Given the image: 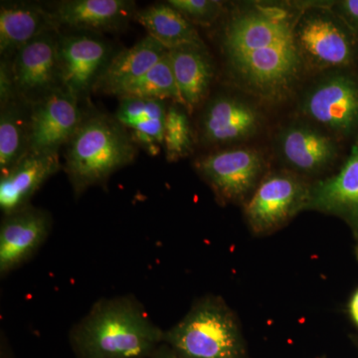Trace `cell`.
<instances>
[{
    "mask_svg": "<svg viewBox=\"0 0 358 358\" xmlns=\"http://www.w3.org/2000/svg\"><path fill=\"white\" fill-rule=\"evenodd\" d=\"M296 16L278 6H255L233 14L223 33V51L236 84L278 103L291 95L305 63L294 36Z\"/></svg>",
    "mask_w": 358,
    "mask_h": 358,
    "instance_id": "1",
    "label": "cell"
},
{
    "mask_svg": "<svg viewBox=\"0 0 358 358\" xmlns=\"http://www.w3.org/2000/svg\"><path fill=\"white\" fill-rule=\"evenodd\" d=\"M164 331L134 296L101 299L72 327L71 348L77 358H152Z\"/></svg>",
    "mask_w": 358,
    "mask_h": 358,
    "instance_id": "2",
    "label": "cell"
},
{
    "mask_svg": "<svg viewBox=\"0 0 358 358\" xmlns=\"http://www.w3.org/2000/svg\"><path fill=\"white\" fill-rule=\"evenodd\" d=\"M66 147L65 173L76 197L93 186L106 185L138 152L128 129L103 114L85 115Z\"/></svg>",
    "mask_w": 358,
    "mask_h": 358,
    "instance_id": "3",
    "label": "cell"
},
{
    "mask_svg": "<svg viewBox=\"0 0 358 358\" xmlns=\"http://www.w3.org/2000/svg\"><path fill=\"white\" fill-rule=\"evenodd\" d=\"M164 343L179 358H249L236 315L213 294L195 301L176 326L164 331Z\"/></svg>",
    "mask_w": 358,
    "mask_h": 358,
    "instance_id": "4",
    "label": "cell"
},
{
    "mask_svg": "<svg viewBox=\"0 0 358 358\" xmlns=\"http://www.w3.org/2000/svg\"><path fill=\"white\" fill-rule=\"evenodd\" d=\"M294 36L305 65L333 69L352 64L357 54L355 33L336 13L313 7L296 18Z\"/></svg>",
    "mask_w": 358,
    "mask_h": 358,
    "instance_id": "5",
    "label": "cell"
},
{
    "mask_svg": "<svg viewBox=\"0 0 358 358\" xmlns=\"http://www.w3.org/2000/svg\"><path fill=\"white\" fill-rule=\"evenodd\" d=\"M310 186L291 173H274L264 178L245 205V218L252 232L270 234L306 210Z\"/></svg>",
    "mask_w": 358,
    "mask_h": 358,
    "instance_id": "6",
    "label": "cell"
},
{
    "mask_svg": "<svg viewBox=\"0 0 358 358\" xmlns=\"http://www.w3.org/2000/svg\"><path fill=\"white\" fill-rule=\"evenodd\" d=\"M219 203H240L255 192L264 171L262 155L251 148L219 150L195 164Z\"/></svg>",
    "mask_w": 358,
    "mask_h": 358,
    "instance_id": "7",
    "label": "cell"
},
{
    "mask_svg": "<svg viewBox=\"0 0 358 358\" xmlns=\"http://www.w3.org/2000/svg\"><path fill=\"white\" fill-rule=\"evenodd\" d=\"M61 35L53 30L40 35L10 60L17 98L34 106L62 89L58 49Z\"/></svg>",
    "mask_w": 358,
    "mask_h": 358,
    "instance_id": "8",
    "label": "cell"
},
{
    "mask_svg": "<svg viewBox=\"0 0 358 358\" xmlns=\"http://www.w3.org/2000/svg\"><path fill=\"white\" fill-rule=\"evenodd\" d=\"M301 110L329 131L350 134L358 129V82L343 74L324 78L308 92Z\"/></svg>",
    "mask_w": 358,
    "mask_h": 358,
    "instance_id": "9",
    "label": "cell"
},
{
    "mask_svg": "<svg viewBox=\"0 0 358 358\" xmlns=\"http://www.w3.org/2000/svg\"><path fill=\"white\" fill-rule=\"evenodd\" d=\"M113 57L110 45L90 35H69L59 40L61 86L78 100L94 92Z\"/></svg>",
    "mask_w": 358,
    "mask_h": 358,
    "instance_id": "10",
    "label": "cell"
},
{
    "mask_svg": "<svg viewBox=\"0 0 358 358\" xmlns=\"http://www.w3.org/2000/svg\"><path fill=\"white\" fill-rule=\"evenodd\" d=\"M84 117L76 96L63 89L54 92L33 106L29 152L58 154L59 148L72 140Z\"/></svg>",
    "mask_w": 358,
    "mask_h": 358,
    "instance_id": "11",
    "label": "cell"
},
{
    "mask_svg": "<svg viewBox=\"0 0 358 358\" xmlns=\"http://www.w3.org/2000/svg\"><path fill=\"white\" fill-rule=\"evenodd\" d=\"M52 218L48 212L31 205L4 216L0 226V275L27 262L50 234Z\"/></svg>",
    "mask_w": 358,
    "mask_h": 358,
    "instance_id": "12",
    "label": "cell"
},
{
    "mask_svg": "<svg viewBox=\"0 0 358 358\" xmlns=\"http://www.w3.org/2000/svg\"><path fill=\"white\" fill-rule=\"evenodd\" d=\"M338 216L358 234V138L338 173L310 186L307 208Z\"/></svg>",
    "mask_w": 358,
    "mask_h": 358,
    "instance_id": "13",
    "label": "cell"
},
{
    "mask_svg": "<svg viewBox=\"0 0 358 358\" xmlns=\"http://www.w3.org/2000/svg\"><path fill=\"white\" fill-rule=\"evenodd\" d=\"M261 124L255 107L234 96H218L207 105L201 120L202 140L226 145L254 136Z\"/></svg>",
    "mask_w": 358,
    "mask_h": 358,
    "instance_id": "14",
    "label": "cell"
},
{
    "mask_svg": "<svg viewBox=\"0 0 358 358\" xmlns=\"http://www.w3.org/2000/svg\"><path fill=\"white\" fill-rule=\"evenodd\" d=\"M59 27L96 33L122 29L136 15V3L128 0H65L53 11Z\"/></svg>",
    "mask_w": 358,
    "mask_h": 358,
    "instance_id": "15",
    "label": "cell"
},
{
    "mask_svg": "<svg viewBox=\"0 0 358 358\" xmlns=\"http://www.w3.org/2000/svg\"><path fill=\"white\" fill-rule=\"evenodd\" d=\"M61 169L59 154H27L8 173L0 176V209L3 215L29 206L35 193Z\"/></svg>",
    "mask_w": 358,
    "mask_h": 358,
    "instance_id": "16",
    "label": "cell"
},
{
    "mask_svg": "<svg viewBox=\"0 0 358 358\" xmlns=\"http://www.w3.org/2000/svg\"><path fill=\"white\" fill-rule=\"evenodd\" d=\"M279 148L288 166L308 176L322 173L338 155V147L331 136L310 124L300 122L282 129Z\"/></svg>",
    "mask_w": 358,
    "mask_h": 358,
    "instance_id": "17",
    "label": "cell"
},
{
    "mask_svg": "<svg viewBox=\"0 0 358 358\" xmlns=\"http://www.w3.org/2000/svg\"><path fill=\"white\" fill-rule=\"evenodd\" d=\"M51 11L36 3L2 2L0 6V54L11 60L20 49L44 33L58 30Z\"/></svg>",
    "mask_w": 358,
    "mask_h": 358,
    "instance_id": "18",
    "label": "cell"
},
{
    "mask_svg": "<svg viewBox=\"0 0 358 358\" xmlns=\"http://www.w3.org/2000/svg\"><path fill=\"white\" fill-rule=\"evenodd\" d=\"M167 109L166 101L124 96L115 117L129 131L138 147L145 148L150 155H157L164 145Z\"/></svg>",
    "mask_w": 358,
    "mask_h": 358,
    "instance_id": "19",
    "label": "cell"
},
{
    "mask_svg": "<svg viewBox=\"0 0 358 358\" xmlns=\"http://www.w3.org/2000/svg\"><path fill=\"white\" fill-rule=\"evenodd\" d=\"M167 52L166 48L148 35L131 48L113 55L99 78L94 92L117 96L124 86L143 76L159 62Z\"/></svg>",
    "mask_w": 358,
    "mask_h": 358,
    "instance_id": "20",
    "label": "cell"
},
{
    "mask_svg": "<svg viewBox=\"0 0 358 358\" xmlns=\"http://www.w3.org/2000/svg\"><path fill=\"white\" fill-rule=\"evenodd\" d=\"M169 56L183 107L192 110L206 96L213 79L210 57L204 45L173 49Z\"/></svg>",
    "mask_w": 358,
    "mask_h": 358,
    "instance_id": "21",
    "label": "cell"
},
{
    "mask_svg": "<svg viewBox=\"0 0 358 358\" xmlns=\"http://www.w3.org/2000/svg\"><path fill=\"white\" fill-rule=\"evenodd\" d=\"M33 106L14 98L0 109V176L29 152Z\"/></svg>",
    "mask_w": 358,
    "mask_h": 358,
    "instance_id": "22",
    "label": "cell"
},
{
    "mask_svg": "<svg viewBox=\"0 0 358 358\" xmlns=\"http://www.w3.org/2000/svg\"><path fill=\"white\" fill-rule=\"evenodd\" d=\"M134 20L169 51L204 45L194 25L167 2L136 11Z\"/></svg>",
    "mask_w": 358,
    "mask_h": 358,
    "instance_id": "23",
    "label": "cell"
},
{
    "mask_svg": "<svg viewBox=\"0 0 358 358\" xmlns=\"http://www.w3.org/2000/svg\"><path fill=\"white\" fill-rule=\"evenodd\" d=\"M117 96L120 98L138 96L160 101L171 100L173 103L183 106L182 99L174 78L169 52L145 74L124 86Z\"/></svg>",
    "mask_w": 358,
    "mask_h": 358,
    "instance_id": "24",
    "label": "cell"
},
{
    "mask_svg": "<svg viewBox=\"0 0 358 358\" xmlns=\"http://www.w3.org/2000/svg\"><path fill=\"white\" fill-rule=\"evenodd\" d=\"M180 106L173 103L167 109L164 145L166 159L171 162L187 157L193 150L192 126L185 110Z\"/></svg>",
    "mask_w": 358,
    "mask_h": 358,
    "instance_id": "25",
    "label": "cell"
},
{
    "mask_svg": "<svg viewBox=\"0 0 358 358\" xmlns=\"http://www.w3.org/2000/svg\"><path fill=\"white\" fill-rule=\"evenodd\" d=\"M169 6L179 11L190 22L210 25L222 11V4L214 0H169Z\"/></svg>",
    "mask_w": 358,
    "mask_h": 358,
    "instance_id": "26",
    "label": "cell"
},
{
    "mask_svg": "<svg viewBox=\"0 0 358 358\" xmlns=\"http://www.w3.org/2000/svg\"><path fill=\"white\" fill-rule=\"evenodd\" d=\"M14 98H17V96H16L15 89H14L10 60L1 59V64H0V105H4Z\"/></svg>",
    "mask_w": 358,
    "mask_h": 358,
    "instance_id": "27",
    "label": "cell"
},
{
    "mask_svg": "<svg viewBox=\"0 0 358 358\" xmlns=\"http://www.w3.org/2000/svg\"><path fill=\"white\" fill-rule=\"evenodd\" d=\"M336 13L352 30L358 31V0H345L338 3Z\"/></svg>",
    "mask_w": 358,
    "mask_h": 358,
    "instance_id": "28",
    "label": "cell"
},
{
    "mask_svg": "<svg viewBox=\"0 0 358 358\" xmlns=\"http://www.w3.org/2000/svg\"><path fill=\"white\" fill-rule=\"evenodd\" d=\"M348 313H350V317L353 320L357 327H358V289L352 294L350 299V303H348Z\"/></svg>",
    "mask_w": 358,
    "mask_h": 358,
    "instance_id": "29",
    "label": "cell"
},
{
    "mask_svg": "<svg viewBox=\"0 0 358 358\" xmlns=\"http://www.w3.org/2000/svg\"><path fill=\"white\" fill-rule=\"evenodd\" d=\"M152 358H179L178 355L166 343H162Z\"/></svg>",
    "mask_w": 358,
    "mask_h": 358,
    "instance_id": "30",
    "label": "cell"
},
{
    "mask_svg": "<svg viewBox=\"0 0 358 358\" xmlns=\"http://www.w3.org/2000/svg\"><path fill=\"white\" fill-rule=\"evenodd\" d=\"M1 358H10L8 346H7L6 341L3 338H1Z\"/></svg>",
    "mask_w": 358,
    "mask_h": 358,
    "instance_id": "31",
    "label": "cell"
},
{
    "mask_svg": "<svg viewBox=\"0 0 358 358\" xmlns=\"http://www.w3.org/2000/svg\"><path fill=\"white\" fill-rule=\"evenodd\" d=\"M355 238H357V254H358V234L357 235V236H355Z\"/></svg>",
    "mask_w": 358,
    "mask_h": 358,
    "instance_id": "32",
    "label": "cell"
}]
</instances>
